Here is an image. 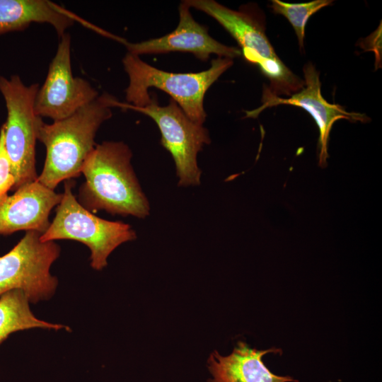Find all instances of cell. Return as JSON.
I'll return each instance as SVG.
<instances>
[{
	"mask_svg": "<svg viewBox=\"0 0 382 382\" xmlns=\"http://www.w3.org/2000/svg\"><path fill=\"white\" fill-rule=\"evenodd\" d=\"M132 153L123 141L96 144L81 173L86 180L79 191V202L90 212L104 210L112 215L144 219L149 202L131 164Z\"/></svg>",
	"mask_w": 382,
	"mask_h": 382,
	"instance_id": "1",
	"label": "cell"
},
{
	"mask_svg": "<svg viewBox=\"0 0 382 382\" xmlns=\"http://www.w3.org/2000/svg\"><path fill=\"white\" fill-rule=\"evenodd\" d=\"M118 104L116 98L104 93L66 118L52 124L40 119L37 139L45 145L46 157L37 180L54 190L62 181L79 177L97 144L95 138L98 130L112 117V109Z\"/></svg>",
	"mask_w": 382,
	"mask_h": 382,
	"instance_id": "2",
	"label": "cell"
},
{
	"mask_svg": "<svg viewBox=\"0 0 382 382\" xmlns=\"http://www.w3.org/2000/svg\"><path fill=\"white\" fill-rule=\"evenodd\" d=\"M233 63L232 59L218 57L212 60L207 70L173 73L156 68L139 56L127 52L122 59L129 78L126 100L131 105L145 107L152 101L149 88H156L170 95L192 121L203 125L207 117L204 108L205 93Z\"/></svg>",
	"mask_w": 382,
	"mask_h": 382,
	"instance_id": "3",
	"label": "cell"
},
{
	"mask_svg": "<svg viewBox=\"0 0 382 382\" xmlns=\"http://www.w3.org/2000/svg\"><path fill=\"white\" fill-rule=\"evenodd\" d=\"M74 184L73 180H65L55 216L40 240L69 239L83 243L91 251V267L102 270L111 253L121 244L135 240L137 233L129 224L103 219L83 207L72 192Z\"/></svg>",
	"mask_w": 382,
	"mask_h": 382,
	"instance_id": "4",
	"label": "cell"
},
{
	"mask_svg": "<svg viewBox=\"0 0 382 382\" xmlns=\"http://www.w3.org/2000/svg\"><path fill=\"white\" fill-rule=\"evenodd\" d=\"M38 83L26 86L18 76L9 79L0 76V92L7 110L4 129V144L11 164L16 190L34 181L38 175L35 169L37 129L42 119L35 111Z\"/></svg>",
	"mask_w": 382,
	"mask_h": 382,
	"instance_id": "5",
	"label": "cell"
},
{
	"mask_svg": "<svg viewBox=\"0 0 382 382\" xmlns=\"http://www.w3.org/2000/svg\"><path fill=\"white\" fill-rule=\"evenodd\" d=\"M41 233L28 231L19 242L0 257V296L11 290H21L30 303L50 300L58 279L50 267L60 255L54 241H42Z\"/></svg>",
	"mask_w": 382,
	"mask_h": 382,
	"instance_id": "6",
	"label": "cell"
},
{
	"mask_svg": "<svg viewBox=\"0 0 382 382\" xmlns=\"http://www.w3.org/2000/svg\"><path fill=\"white\" fill-rule=\"evenodd\" d=\"M118 107L143 113L156 122L161 132V145L174 161L180 187L200 185L202 171L197 155L211 142L209 131L203 125L192 121L173 99L165 106H160L152 98L151 103L145 107L120 102Z\"/></svg>",
	"mask_w": 382,
	"mask_h": 382,
	"instance_id": "7",
	"label": "cell"
},
{
	"mask_svg": "<svg viewBox=\"0 0 382 382\" xmlns=\"http://www.w3.org/2000/svg\"><path fill=\"white\" fill-rule=\"evenodd\" d=\"M98 96L97 90L88 81L73 75L71 37L65 33L59 37L45 82L37 92L35 113L41 118L60 120L73 115Z\"/></svg>",
	"mask_w": 382,
	"mask_h": 382,
	"instance_id": "8",
	"label": "cell"
},
{
	"mask_svg": "<svg viewBox=\"0 0 382 382\" xmlns=\"http://www.w3.org/2000/svg\"><path fill=\"white\" fill-rule=\"evenodd\" d=\"M303 74V87L289 98H281L274 95L267 86L264 87L262 105L255 110L245 111L246 117H257L265 109L279 105H294L304 109L313 118L319 130L318 163L323 167L328 158V144L330 132L334 123L341 119H345L352 122H365L369 118L364 114L347 112L344 107L338 104L330 103L324 99L321 94L319 72L311 63L304 66Z\"/></svg>",
	"mask_w": 382,
	"mask_h": 382,
	"instance_id": "9",
	"label": "cell"
},
{
	"mask_svg": "<svg viewBox=\"0 0 382 382\" xmlns=\"http://www.w3.org/2000/svg\"><path fill=\"white\" fill-rule=\"evenodd\" d=\"M190 9L185 1H181L178 24L174 30L166 35L139 42L125 41L123 44L128 52L139 56L186 52L202 61L208 60L212 54L232 59L242 54L239 49L225 45L214 39L209 34L207 28L194 19Z\"/></svg>",
	"mask_w": 382,
	"mask_h": 382,
	"instance_id": "10",
	"label": "cell"
},
{
	"mask_svg": "<svg viewBox=\"0 0 382 382\" xmlns=\"http://www.w3.org/2000/svg\"><path fill=\"white\" fill-rule=\"evenodd\" d=\"M62 199L37 180L25 183L11 195L0 197V234L18 231H35L42 234L49 227L52 209Z\"/></svg>",
	"mask_w": 382,
	"mask_h": 382,
	"instance_id": "11",
	"label": "cell"
},
{
	"mask_svg": "<svg viewBox=\"0 0 382 382\" xmlns=\"http://www.w3.org/2000/svg\"><path fill=\"white\" fill-rule=\"evenodd\" d=\"M191 8L202 11L223 26L242 48L243 57L253 62L258 58L278 59L265 34L264 23L245 11L230 9L214 0H186Z\"/></svg>",
	"mask_w": 382,
	"mask_h": 382,
	"instance_id": "12",
	"label": "cell"
},
{
	"mask_svg": "<svg viewBox=\"0 0 382 382\" xmlns=\"http://www.w3.org/2000/svg\"><path fill=\"white\" fill-rule=\"evenodd\" d=\"M279 352L277 349L257 350L241 341L227 356L214 351L208 359L210 382H298L291 376L274 374L264 364V355Z\"/></svg>",
	"mask_w": 382,
	"mask_h": 382,
	"instance_id": "13",
	"label": "cell"
},
{
	"mask_svg": "<svg viewBox=\"0 0 382 382\" xmlns=\"http://www.w3.org/2000/svg\"><path fill=\"white\" fill-rule=\"evenodd\" d=\"M76 16L47 0H0V34L23 30L33 23H49L60 37Z\"/></svg>",
	"mask_w": 382,
	"mask_h": 382,
	"instance_id": "14",
	"label": "cell"
},
{
	"mask_svg": "<svg viewBox=\"0 0 382 382\" xmlns=\"http://www.w3.org/2000/svg\"><path fill=\"white\" fill-rule=\"evenodd\" d=\"M30 303L24 293L18 289L9 291L0 296V345L18 331L33 328L71 330L69 326L37 318Z\"/></svg>",
	"mask_w": 382,
	"mask_h": 382,
	"instance_id": "15",
	"label": "cell"
},
{
	"mask_svg": "<svg viewBox=\"0 0 382 382\" xmlns=\"http://www.w3.org/2000/svg\"><path fill=\"white\" fill-rule=\"evenodd\" d=\"M331 0H314L307 3L290 4L279 0L271 1L274 13L284 16L292 25L297 36L299 47L303 49L305 28L308 18L315 13L332 4Z\"/></svg>",
	"mask_w": 382,
	"mask_h": 382,
	"instance_id": "16",
	"label": "cell"
},
{
	"mask_svg": "<svg viewBox=\"0 0 382 382\" xmlns=\"http://www.w3.org/2000/svg\"><path fill=\"white\" fill-rule=\"evenodd\" d=\"M15 178L12 173L11 164L4 144V129H0V197L13 188Z\"/></svg>",
	"mask_w": 382,
	"mask_h": 382,
	"instance_id": "17",
	"label": "cell"
}]
</instances>
